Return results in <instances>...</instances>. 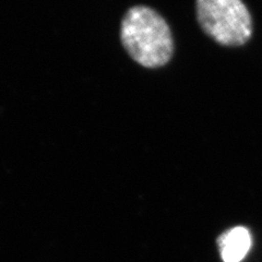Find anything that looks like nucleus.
I'll return each instance as SVG.
<instances>
[{
	"instance_id": "f257e3e1",
	"label": "nucleus",
	"mask_w": 262,
	"mask_h": 262,
	"mask_svg": "<svg viewBox=\"0 0 262 262\" xmlns=\"http://www.w3.org/2000/svg\"><path fill=\"white\" fill-rule=\"evenodd\" d=\"M120 38L131 58L145 68L162 67L174 53L168 24L145 6H136L127 11L121 22Z\"/></svg>"
},
{
	"instance_id": "f03ea898",
	"label": "nucleus",
	"mask_w": 262,
	"mask_h": 262,
	"mask_svg": "<svg viewBox=\"0 0 262 262\" xmlns=\"http://www.w3.org/2000/svg\"><path fill=\"white\" fill-rule=\"evenodd\" d=\"M195 8L202 30L220 45L241 46L251 37V15L243 0H196Z\"/></svg>"
},
{
	"instance_id": "7ed1b4c3",
	"label": "nucleus",
	"mask_w": 262,
	"mask_h": 262,
	"mask_svg": "<svg viewBox=\"0 0 262 262\" xmlns=\"http://www.w3.org/2000/svg\"><path fill=\"white\" fill-rule=\"evenodd\" d=\"M220 245L224 262H239L247 255L251 237L245 227H235L221 238Z\"/></svg>"
}]
</instances>
